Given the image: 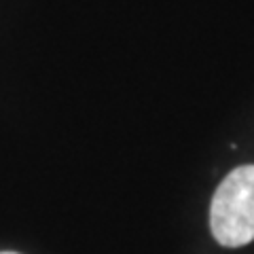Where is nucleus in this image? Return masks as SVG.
I'll return each instance as SVG.
<instances>
[{
    "instance_id": "f257e3e1",
    "label": "nucleus",
    "mask_w": 254,
    "mask_h": 254,
    "mask_svg": "<svg viewBox=\"0 0 254 254\" xmlns=\"http://www.w3.org/2000/svg\"><path fill=\"white\" fill-rule=\"evenodd\" d=\"M212 235L225 248L254 240V165L235 168L218 185L210 205Z\"/></svg>"
},
{
    "instance_id": "f03ea898",
    "label": "nucleus",
    "mask_w": 254,
    "mask_h": 254,
    "mask_svg": "<svg viewBox=\"0 0 254 254\" xmlns=\"http://www.w3.org/2000/svg\"><path fill=\"white\" fill-rule=\"evenodd\" d=\"M0 254H17V252H0Z\"/></svg>"
}]
</instances>
